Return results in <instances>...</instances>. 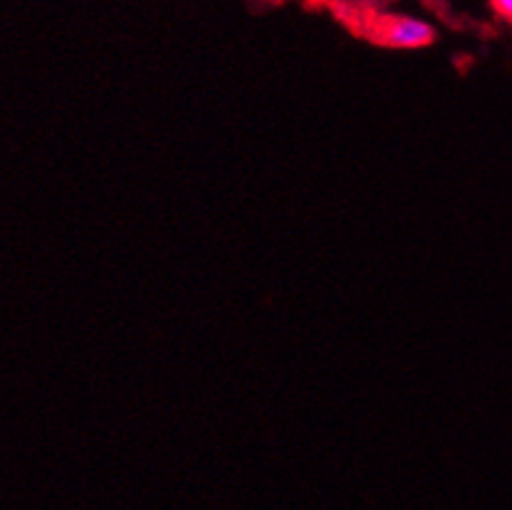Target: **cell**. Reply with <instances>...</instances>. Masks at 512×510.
Returning a JSON list of instances; mask_svg holds the SVG:
<instances>
[{
    "label": "cell",
    "mask_w": 512,
    "mask_h": 510,
    "mask_svg": "<svg viewBox=\"0 0 512 510\" xmlns=\"http://www.w3.org/2000/svg\"><path fill=\"white\" fill-rule=\"evenodd\" d=\"M376 38L389 48L416 50L431 45L436 38V30L431 23L414 18V15H389L376 25Z\"/></svg>",
    "instance_id": "6da1fadb"
},
{
    "label": "cell",
    "mask_w": 512,
    "mask_h": 510,
    "mask_svg": "<svg viewBox=\"0 0 512 510\" xmlns=\"http://www.w3.org/2000/svg\"><path fill=\"white\" fill-rule=\"evenodd\" d=\"M490 8L503 23L512 25V0H490Z\"/></svg>",
    "instance_id": "7a4b0ae2"
}]
</instances>
